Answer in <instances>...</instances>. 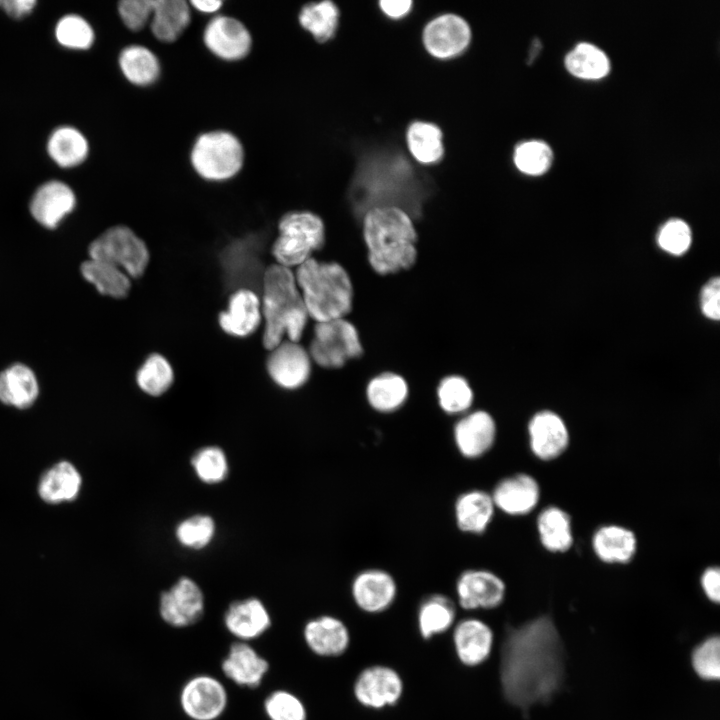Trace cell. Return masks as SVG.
<instances>
[{
    "mask_svg": "<svg viewBox=\"0 0 720 720\" xmlns=\"http://www.w3.org/2000/svg\"><path fill=\"white\" fill-rule=\"evenodd\" d=\"M564 650L553 619L543 615L510 628L500 653L505 699L523 712L549 702L564 681Z\"/></svg>",
    "mask_w": 720,
    "mask_h": 720,
    "instance_id": "cell-1",
    "label": "cell"
},
{
    "mask_svg": "<svg viewBox=\"0 0 720 720\" xmlns=\"http://www.w3.org/2000/svg\"><path fill=\"white\" fill-rule=\"evenodd\" d=\"M363 235L371 267L386 275L410 268L417 235L409 215L395 206H378L364 217Z\"/></svg>",
    "mask_w": 720,
    "mask_h": 720,
    "instance_id": "cell-2",
    "label": "cell"
},
{
    "mask_svg": "<svg viewBox=\"0 0 720 720\" xmlns=\"http://www.w3.org/2000/svg\"><path fill=\"white\" fill-rule=\"evenodd\" d=\"M265 319L263 345L272 350L287 336L298 342L306 326L308 314L295 275L290 268L274 264L263 275V306Z\"/></svg>",
    "mask_w": 720,
    "mask_h": 720,
    "instance_id": "cell-3",
    "label": "cell"
},
{
    "mask_svg": "<svg viewBox=\"0 0 720 720\" xmlns=\"http://www.w3.org/2000/svg\"><path fill=\"white\" fill-rule=\"evenodd\" d=\"M294 275L308 317L317 323L343 318L351 310L352 284L341 265L310 258Z\"/></svg>",
    "mask_w": 720,
    "mask_h": 720,
    "instance_id": "cell-4",
    "label": "cell"
},
{
    "mask_svg": "<svg viewBox=\"0 0 720 720\" xmlns=\"http://www.w3.org/2000/svg\"><path fill=\"white\" fill-rule=\"evenodd\" d=\"M189 160L195 173L202 179L223 182L242 170L245 150L241 140L231 131L210 130L195 138Z\"/></svg>",
    "mask_w": 720,
    "mask_h": 720,
    "instance_id": "cell-5",
    "label": "cell"
},
{
    "mask_svg": "<svg viewBox=\"0 0 720 720\" xmlns=\"http://www.w3.org/2000/svg\"><path fill=\"white\" fill-rule=\"evenodd\" d=\"M325 241L321 218L309 211H292L283 215L278 223V237L272 253L277 264L290 268L299 266Z\"/></svg>",
    "mask_w": 720,
    "mask_h": 720,
    "instance_id": "cell-6",
    "label": "cell"
},
{
    "mask_svg": "<svg viewBox=\"0 0 720 720\" xmlns=\"http://www.w3.org/2000/svg\"><path fill=\"white\" fill-rule=\"evenodd\" d=\"M89 255L110 263L129 277L141 276L149 261L144 241L126 226H114L98 236L89 246Z\"/></svg>",
    "mask_w": 720,
    "mask_h": 720,
    "instance_id": "cell-7",
    "label": "cell"
},
{
    "mask_svg": "<svg viewBox=\"0 0 720 720\" xmlns=\"http://www.w3.org/2000/svg\"><path fill=\"white\" fill-rule=\"evenodd\" d=\"M363 352L356 328L344 318L318 322L309 356L325 368H340Z\"/></svg>",
    "mask_w": 720,
    "mask_h": 720,
    "instance_id": "cell-8",
    "label": "cell"
},
{
    "mask_svg": "<svg viewBox=\"0 0 720 720\" xmlns=\"http://www.w3.org/2000/svg\"><path fill=\"white\" fill-rule=\"evenodd\" d=\"M202 39L211 54L227 62L243 60L253 45L248 27L240 19L225 14H216L207 22Z\"/></svg>",
    "mask_w": 720,
    "mask_h": 720,
    "instance_id": "cell-9",
    "label": "cell"
},
{
    "mask_svg": "<svg viewBox=\"0 0 720 720\" xmlns=\"http://www.w3.org/2000/svg\"><path fill=\"white\" fill-rule=\"evenodd\" d=\"M179 703L191 720H217L228 705L225 686L217 678L201 674L188 679L180 690Z\"/></svg>",
    "mask_w": 720,
    "mask_h": 720,
    "instance_id": "cell-10",
    "label": "cell"
},
{
    "mask_svg": "<svg viewBox=\"0 0 720 720\" xmlns=\"http://www.w3.org/2000/svg\"><path fill=\"white\" fill-rule=\"evenodd\" d=\"M205 599L199 585L188 577H181L159 599L161 619L173 628H187L200 621Z\"/></svg>",
    "mask_w": 720,
    "mask_h": 720,
    "instance_id": "cell-11",
    "label": "cell"
},
{
    "mask_svg": "<svg viewBox=\"0 0 720 720\" xmlns=\"http://www.w3.org/2000/svg\"><path fill=\"white\" fill-rule=\"evenodd\" d=\"M455 590L462 609H493L504 601L506 584L489 569L468 568L458 575Z\"/></svg>",
    "mask_w": 720,
    "mask_h": 720,
    "instance_id": "cell-12",
    "label": "cell"
},
{
    "mask_svg": "<svg viewBox=\"0 0 720 720\" xmlns=\"http://www.w3.org/2000/svg\"><path fill=\"white\" fill-rule=\"evenodd\" d=\"M453 443L465 459L476 460L488 454L497 438V425L490 413L475 410L462 415L453 426Z\"/></svg>",
    "mask_w": 720,
    "mask_h": 720,
    "instance_id": "cell-13",
    "label": "cell"
},
{
    "mask_svg": "<svg viewBox=\"0 0 720 720\" xmlns=\"http://www.w3.org/2000/svg\"><path fill=\"white\" fill-rule=\"evenodd\" d=\"M528 443L531 453L541 461L559 458L570 442L566 423L557 413L542 410L535 413L528 423Z\"/></svg>",
    "mask_w": 720,
    "mask_h": 720,
    "instance_id": "cell-14",
    "label": "cell"
},
{
    "mask_svg": "<svg viewBox=\"0 0 720 720\" xmlns=\"http://www.w3.org/2000/svg\"><path fill=\"white\" fill-rule=\"evenodd\" d=\"M496 510L513 517L524 516L537 507L541 490L528 473H515L499 480L490 492Z\"/></svg>",
    "mask_w": 720,
    "mask_h": 720,
    "instance_id": "cell-15",
    "label": "cell"
},
{
    "mask_svg": "<svg viewBox=\"0 0 720 720\" xmlns=\"http://www.w3.org/2000/svg\"><path fill=\"white\" fill-rule=\"evenodd\" d=\"M351 595L361 610L379 613L393 604L397 595V583L394 576L385 569L366 568L353 577Z\"/></svg>",
    "mask_w": 720,
    "mask_h": 720,
    "instance_id": "cell-16",
    "label": "cell"
},
{
    "mask_svg": "<svg viewBox=\"0 0 720 720\" xmlns=\"http://www.w3.org/2000/svg\"><path fill=\"white\" fill-rule=\"evenodd\" d=\"M471 39L468 23L455 14H444L431 20L424 28L423 43L434 57L445 59L462 53Z\"/></svg>",
    "mask_w": 720,
    "mask_h": 720,
    "instance_id": "cell-17",
    "label": "cell"
},
{
    "mask_svg": "<svg viewBox=\"0 0 720 720\" xmlns=\"http://www.w3.org/2000/svg\"><path fill=\"white\" fill-rule=\"evenodd\" d=\"M403 683L398 673L386 666L364 669L354 684V695L364 706L383 708L394 705L401 697Z\"/></svg>",
    "mask_w": 720,
    "mask_h": 720,
    "instance_id": "cell-18",
    "label": "cell"
},
{
    "mask_svg": "<svg viewBox=\"0 0 720 720\" xmlns=\"http://www.w3.org/2000/svg\"><path fill=\"white\" fill-rule=\"evenodd\" d=\"M267 370L271 379L281 388L297 389L310 376V356L297 342L282 341L271 350Z\"/></svg>",
    "mask_w": 720,
    "mask_h": 720,
    "instance_id": "cell-19",
    "label": "cell"
},
{
    "mask_svg": "<svg viewBox=\"0 0 720 720\" xmlns=\"http://www.w3.org/2000/svg\"><path fill=\"white\" fill-rule=\"evenodd\" d=\"M223 619L226 630L243 642L261 637L272 625L270 613L256 597L232 602Z\"/></svg>",
    "mask_w": 720,
    "mask_h": 720,
    "instance_id": "cell-20",
    "label": "cell"
},
{
    "mask_svg": "<svg viewBox=\"0 0 720 720\" xmlns=\"http://www.w3.org/2000/svg\"><path fill=\"white\" fill-rule=\"evenodd\" d=\"M269 662L248 642L236 641L231 644L222 660L223 674L240 687L257 688L269 671Z\"/></svg>",
    "mask_w": 720,
    "mask_h": 720,
    "instance_id": "cell-21",
    "label": "cell"
},
{
    "mask_svg": "<svg viewBox=\"0 0 720 720\" xmlns=\"http://www.w3.org/2000/svg\"><path fill=\"white\" fill-rule=\"evenodd\" d=\"M496 508L490 492L469 489L460 493L453 504L456 527L468 535H482L493 521Z\"/></svg>",
    "mask_w": 720,
    "mask_h": 720,
    "instance_id": "cell-22",
    "label": "cell"
},
{
    "mask_svg": "<svg viewBox=\"0 0 720 720\" xmlns=\"http://www.w3.org/2000/svg\"><path fill=\"white\" fill-rule=\"evenodd\" d=\"M260 322V300L256 293L248 288L236 290L229 298L227 309L219 315L222 330L236 337L251 335Z\"/></svg>",
    "mask_w": 720,
    "mask_h": 720,
    "instance_id": "cell-23",
    "label": "cell"
},
{
    "mask_svg": "<svg viewBox=\"0 0 720 720\" xmlns=\"http://www.w3.org/2000/svg\"><path fill=\"white\" fill-rule=\"evenodd\" d=\"M637 545L635 533L618 524L600 526L591 539L594 554L606 564L623 565L631 562L637 552Z\"/></svg>",
    "mask_w": 720,
    "mask_h": 720,
    "instance_id": "cell-24",
    "label": "cell"
},
{
    "mask_svg": "<svg viewBox=\"0 0 720 720\" xmlns=\"http://www.w3.org/2000/svg\"><path fill=\"white\" fill-rule=\"evenodd\" d=\"M75 195L63 182L50 181L34 194L30 211L37 222L47 228H55L75 206Z\"/></svg>",
    "mask_w": 720,
    "mask_h": 720,
    "instance_id": "cell-25",
    "label": "cell"
},
{
    "mask_svg": "<svg viewBox=\"0 0 720 720\" xmlns=\"http://www.w3.org/2000/svg\"><path fill=\"white\" fill-rule=\"evenodd\" d=\"M453 642L461 663L466 666H476L489 657L493 645V632L483 621L469 618L457 624L453 633Z\"/></svg>",
    "mask_w": 720,
    "mask_h": 720,
    "instance_id": "cell-26",
    "label": "cell"
},
{
    "mask_svg": "<svg viewBox=\"0 0 720 720\" xmlns=\"http://www.w3.org/2000/svg\"><path fill=\"white\" fill-rule=\"evenodd\" d=\"M308 648L319 656H339L349 645L345 624L336 617L323 615L308 621L303 630Z\"/></svg>",
    "mask_w": 720,
    "mask_h": 720,
    "instance_id": "cell-27",
    "label": "cell"
},
{
    "mask_svg": "<svg viewBox=\"0 0 720 720\" xmlns=\"http://www.w3.org/2000/svg\"><path fill=\"white\" fill-rule=\"evenodd\" d=\"M82 477L79 470L69 461H59L40 476L37 492L47 504H61L74 501L80 493Z\"/></svg>",
    "mask_w": 720,
    "mask_h": 720,
    "instance_id": "cell-28",
    "label": "cell"
},
{
    "mask_svg": "<svg viewBox=\"0 0 720 720\" xmlns=\"http://www.w3.org/2000/svg\"><path fill=\"white\" fill-rule=\"evenodd\" d=\"M192 9L185 0H153L150 29L163 43H173L190 25Z\"/></svg>",
    "mask_w": 720,
    "mask_h": 720,
    "instance_id": "cell-29",
    "label": "cell"
},
{
    "mask_svg": "<svg viewBox=\"0 0 720 720\" xmlns=\"http://www.w3.org/2000/svg\"><path fill=\"white\" fill-rule=\"evenodd\" d=\"M39 385L34 372L21 363L13 364L0 372V402L27 409L37 400Z\"/></svg>",
    "mask_w": 720,
    "mask_h": 720,
    "instance_id": "cell-30",
    "label": "cell"
},
{
    "mask_svg": "<svg viewBox=\"0 0 720 720\" xmlns=\"http://www.w3.org/2000/svg\"><path fill=\"white\" fill-rule=\"evenodd\" d=\"M537 533L542 547L552 553L567 552L574 543L571 517L558 506L544 508L537 517Z\"/></svg>",
    "mask_w": 720,
    "mask_h": 720,
    "instance_id": "cell-31",
    "label": "cell"
},
{
    "mask_svg": "<svg viewBox=\"0 0 720 720\" xmlns=\"http://www.w3.org/2000/svg\"><path fill=\"white\" fill-rule=\"evenodd\" d=\"M119 66L124 77L139 87L155 84L161 75L158 56L144 45L133 44L125 47L119 55Z\"/></svg>",
    "mask_w": 720,
    "mask_h": 720,
    "instance_id": "cell-32",
    "label": "cell"
},
{
    "mask_svg": "<svg viewBox=\"0 0 720 720\" xmlns=\"http://www.w3.org/2000/svg\"><path fill=\"white\" fill-rule=\"evenodd\" d=\"M456 605L444 594L426 596L418 608V628L424 639L446 632L454 623Z\"/></svg>",
    "mask_w": 720,
    "mask_h": 720,
    "instance_id": "cell-33",
    "label": "cell"
},
{
    "mask_svg": "<svg viewBox=\"0 0 720 720\" xmlns=\"http://www.w3.org/2000/svg\"><path fill=\"white\" fill-rule=\"evenodd\" d=\"M366 398L372 409L379 413L398 410L408 398V385L399 375L384 373L367 385Z\"/></svg>",
    "mask_w": 720,
    "mask_h": 720,
    "instance_id": "cell-34",
    "label": "cell"
},
{
    "mask_svg": "<svg viewBox=\"0 0 720 720\" xmlns=\"http://www.w3.org/2000/svg\"><path fill=\"white\" fill-rule=\"evenodd\" d=\"M81 273L85 280L93 284L102 295L122 298L130 290L129 276L105 261L89 258L82 263Z\"/></svg>",
    "mask_w": 720,
    "mask_h": 720,
    "instance_id": "cell-35",
    "label": "cell"
},
{
    "mask_svg": "<svg viewBox=\"0 0 720 720\" xmlns=\"http://www.w3.org/2000/svg\"><path fill=\"white\" fill-rule=\"evenodd\" d=\"M50 157L62 167H72L81 163L88 154V143L80 131L73 127L56 129L48 140Z\"/></svg>",
    "mask_w": 720,
    "mask_h": 720,
    "instance_id": "cell-36",
    "label": "cell"
},
{
    "mask_svg": "<svg viewBox=\"0 0 720 720\" xmlns=\"http://www.w3.org/2000/svg\"><path fill=\"white\" fill-rule=\"evenodd\" d=\"M338 19V8L329 0L308 3L298 14L300 26L319 42L327 41L335 34Z\"/></svg>",
    "mask_w": 720,
    "mask_h": 720,
    "instance_id": "cell-37",
    "label": "cell"
},
{
    "mask_svg": "<svg viewBox=\"0 0 720 720\" xmlns=\"http://www.w3.org/2000/svg\"><path fill=\"white\" fill-rule=\"evenodd\" d=\"M407 144L413 157L424 164L438 161L444 152L442 132L432 123H412L407 131Z\"/></svg>",
    "mask_w": 720,
    "mask_h": 720,
    "instance_id": "cell-38",
    "label": "cell"
},
{
    "mask_svg": "<svg viewBox=\"0 0 720 720\" xmlns=\"http://www.w3.org/2000/svg\"><path fill=\"white\" fill-rule=\"evenodd\" d=\"M566 68L573 75L585 79H599L609 72V60L598 47L580 43L565 58Z\"/></svg>",
    "mask_w": 720,
    "mask_h": 720,
    "instance_id": "cell-39",
    "label": "cell"
},
{
    "mask_svg": "<svg viewBox=\"0 0 720 720\" xmlns=\"http://www.w3.org/2000/svg\"><path fill=\"white\" fill-rule=\"evenodd\" d=\"M173 378L171 365L159 354H151L136 375L140 389L151 396H160L165 393L172 385Z\"/></svg>",
    "mask_w": 720,
    "mask_h": 720,
    "instance_id": "cell-40",
    "label": "cell"
},
{
    "mask_svg": "<svg viewBox=\"0 0 720 720\" xmlns=\"http://www.w3.org/2000/svg\"><path fill=\"white\" fill-rule=\"evenodd\" d=\"M473 391L468 382L460 376L444 378L437 389L438 404L448 415H461L472 406Z\"/></svg>",
    "mask_w": 720,
    "mask_h": 720,
    "instance_id": "cell-41",
    "label": "cell"
},
{
    "mask_svg": "<svg viewBox=\"0 0 720 720\" xmlns=\"http://www.w3.org/2000/svg\"><path fill=\"white\" fill-rule=\"evenodd\" d=\"M191 465L197 477L206 484L222 482L228 474L226 455L218 446H206L199 449L193 455Z\"/></svg>",
    "mask_w": 720,
    "mask_h": 720,
    "instance_id": "cell-42",
    "label": "cell"
},
{
    "mask_svg": "<svg viewBox=\"0 0 720 720\" xmlns=\"http://www.w3.org/2000/svg\"><path fill=\"white\" fill-rule=\"evenodd\" d=\"M215 523L208 515H194L181 521L175 530L177 541L184 547L199 550L212 541Z\"/></svg>",
    "mask_w": 720,
    "mask_h": 720,
    "instance_id": "cell-43",
    "label": "cell"
},
{
    "mask_svg": "<svg viewBox=\"0 0 720 720\" xmlns=\"http://www.w3.org/2000/svg\"><path fill=\"white\" fill-rule=\"evenodd\" d=\"M552 150L544 142L528 141L520 144L514 154L517 168L530 175L544 173L552 163Z\"/></svg>",
    "mask_w": 720,
    "mask_h": 720,
    "instance_id": "cell-44",
    "label": "cell"
},
{
    "mask_svg": "<svg viewBox=\"0 0 720 720\" xmlns=\"http://www.w3.org/2000/svg\"><path fill=\"white\" fill-rule=\"evenodd\" d=\"M264 711L269 720H306L303 702L287 690H275L264 700Z\"/></svg>",
    "mask_w": 720,
    "mask_h": 720,
    "instance_id": "cell-45",
    "label": "cell"
},
{
    "mask_svg": "<svg viewBox=\"0 0 720 720\" xmlns=\"http://www.w3.org/2000/svg\"><path fill=\"white\" fill-rule=\"evenodd\" d=\"M55 35L60 44L74 49H86L94 40L89 23L78 15H66L57 23Z\"/></svg>",
    "mask_w": 720,
    "mask_h": 720,
    "instance_id": "cell-46",
    "label": "cell"
},
{
    "mask_svg": "<svg viewBox=\"0 0 720 720\" xmlns=\"http://www.w3.org/2000/svg\"><path fill=\"white\" fill-rule=\"evenodd\" d=\"M695 673L704 680L717 681L720 678V639L711 636L700 643L691 655Z\"/></svg>",
    "mask_w": 720,
    "mask_h": 720,
    "instance_id": "cell-47",
    "label": "cell"
},
{
    "mask_svg": "<svg viewBox=\"0 0 720 720\" xmlns=\"http://www.w3.org/2000/svg\"><path fill=\"white\" fill-rule=\"evenodd\" d=\"M691 230L687 223L672 219L665 223L658 234V244L666 252L681 255L691 244Z\"/></svg>",
    "mask_w": 720,
    "mask_h": 720,
    "instance_id": "cell-48",
    "label": "cell"
},
{
    "mask_svg": "<svg viewBox=\"0 0 720 720\" xmlns=\"http://www.w3.org/2000/svg\"><path fill=\"white\" fill-rule=\"evenodd\" d=\"M153 0H122L118 12L125 26L134 32L142 30L151 19Z\"/></svg>",
    "mask_w": 720,
    "mask_h": 720,
    "instance_id": "cell-49",
    "label": "cell"
},
{
    "mask_svg": "<svg viewBox=\"0 0 720 720\" xmlns=\"http://www.w3.org/2000/svg\"><path fill=\"white\" fill-rule=\"evenodd\" d=\"M720 280L718 277L710 279L703 287L700 296L702 313L709 319L718 320L720 317Z\"/></svg>",
    "mask_w": 720,
    "mask_h": 720,
    "instance_id": "cell-50",
    "label": "cell"
},
{
    "mask_svg": "<svg viewBox=\"0 0 720 720\" xmlns=\"http://www.w3.org/2000/svg\"><path fill=\"white\" fill-rule=\"evenodd\" d=\"M700 585L705 596L713 603L720 601V569L709 566L701 574Z\"/></svg>",
    "mask_w": 720,
    "mask_h": 720,
    "instance_id": "cell-51",
    "label": "cell"
},
{
    "mask_svg": "<svg viewBox=\"0 0 720 720\" xmlns=\"http://www.w3.org/2000/svg\"><path fill=\"white\" fill-rule=\"evenodd\" d=\"M35 0H0V7L10 16L19 18L32 11Z\"/></svg>",
    "mask_w": 720,
    "mask_h": 720,
    "instance_id": "cell-52",
    "label": "cell"
},
{
    "mask_svg": "<svg viewBox=\"0 0 720 720\" xmlns=\"http://www.w3.org/2000/svg\"><path fill=\"white\" fill-rule=\"evenodd\" d=\"M380 8L389 17L399 18L407 14L411 8L410 0H382Z\"/></svg>",
    "mask_w": 720,
    "mask_h": 720,
    "instance_id": "cell-53",
    "label": "cell"
},
{
    "mask_svg": "<svg viewBox=\"0 0 720 720\" xmlns=\"http://www.w3.org/2000/svg\"><path fill=\"white\" fill-rule=\"evenodd\" d=\"M191 9L205 14V15H216L224 2L221 0H191L188 1Z\"/></svg>",
    "mask_w": 720,
    "mask_h": 720,
    "instance_id": "cell-54",
    "label": "cell"
}]
</instances>
